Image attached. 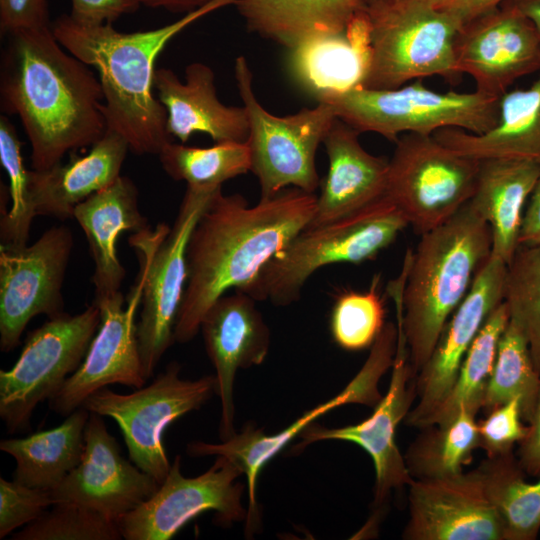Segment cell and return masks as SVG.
Masks as SVG:
<instances>
[{"mask_svg": "<svg viewBox=\"0 0 540 540\" xmlns=\"http://www.w3.org/2000/svg\"><path fill=\"white\" fill-rule=\"evenodd\" d=\"M528 431L518 444V461L525 474L540 477V388Z\"/></svg>", "mask_w": 540, "mask_h": 540, "instance_id": "f6af8a7d", "label": "cell"}, {"mask_svg": "<svg viewBox=\"0 0 540 540\" xmlns=\"http://www.w3.org/2000/svg\"><path fill=\"white\" fill-rule=\"evenodd\" d=\"M509 318L507 305L503 301L484 322L460 365L449 394L426 419L423 427L450 419L462 406L475 414L482 409L485 390L496 360L498 344Z\"/></svg>", "mask_w": 540, "mask_h": 540, "instance_id": "836d02e7", "label": "cell"}, {"mask_svg": "<svg viewBox=\"0 0 540 540\" xmlns=\"http://www.w3.org/2000/svg\"><path fill=\"white\" fill-rule=\"evenodd\" d=\"M430 7L457 17L463 24L502 5L508 0H421Z\"/></svg>", "mask_w": 540, "mask_h": 540, "instance_id": "bcb514c9", "label": "cell"}, {"mask_svg": "<svg viewBox=\"0 0 540 540\" xmlns=\"http://www.w3.org/2000/svg\"><path fill=\"white\" fill-rule=\"evenodd\" d=\"M100 324L93 302L84 311L48 318L30 331L9 370H0V418L9 433L30 430L36 406L52 398L83 362Z\"/></svg>", "mask_w": 540, "mask_h": 540, "instance_id": "30bf717a", "label": "cell"}, {"mask_svg": "<svg viewBox=\"0 0 540 540\" xmlns=\"http://www.w3.org/2000/svg\"><path fill=\"white\" fill-rule=\"evenodd\" d=\"M454 52L458 74H469L476 91L496 97L540 69V35L510 0L463 24Z\"/></svg>", "mask_w": 540, "mask_h": 540, "instance_id": "2e32d148", "label": "cell"}, {"mask_svg": "<svg viewBox=\"0 0 540 540\" xmlns=\"http://www.w3.org/2000/svg\"><path fill=\"white\" fill-rule=\"evenodd\" d=\"M73 247L66 226L45 231L32 245H0V350L20 343L30 320L64 313L62 285Z\"/></svg>", "mask_w": 540, "mask_h": 540, "instance_id": "9a60e30c", "label": "cell"}, {"mask_svg": "<svg viewBox=\"0 0 540 540\" xmlns=\"http://www.w3.org/2000/svg\"><path fill=\"white\" fill-rule=\"evenodd\" d=\"M374 277L366 292L349 291L336 300L330 320L334 341L343 349L358 351L372 346L385 326V309Z\"/></svg>", "mask_w": 540, "mask_h": 540, "instance_id": "f35d334b", "label": "cell"}, {"mask_svg": "<svg viewBox=\"0 0 540 540\" xmlns=\"http://www.w3.org/2000/svg\"><path fill=\"white\" fill-rule=\"evenodd\" d=\"M433 135L451 149L478 160L506 158L540 164V69L528 88L508 90L499 97L498 121L488 132L443 128Z\"/></svg>", "mask_w": 540, "mask_h": 540, "instance_id": "f1b7e54d", "label": "cell"}, {"mask_svg": "<svg viewBox=\"0 0 540 540\" xmlns=\"http://www.w3.org/2000/svg\"><path fill=\"white\" fill-rule=\"evenodd\" d=\"M507 264L490 254L446 322L428 361L415 378L417 402L404 419L422 428L449 394L460 365L491 312L504 300Z\"/></svg>", "mask_w": 540, "mask_h": 540, "instance_id": "d6986e66", "label": "cell"}, {"mask_svg": "<svg viewBox=\"0 0 540 540\" xmlns=\"http://www.w3.org/2000/svg\"><path fill=\"white\" fill-rule=\"evenodd\" d=\"M397 339V325L387 322L372 344L364 365L347 386L335 397L307 411L277 434L267 435L253 424H247L239 433L221 443L193 441L187 444L186 453L189 456H224L245 474L248 491L247 532H254L259 523L256 483L262 468L292 439L329 411L350 403L375 407L383 397L378 390V383L393 365Z\"/></svg>", "mask_w": 540, "mask_h": 540, "instance_id": "4fadbf2b", "label": "cell"}, {"mask_svg": "<svg viewBox=\"0 0 540 540\" xmlns=\"http://www.w3.org/2000/svg\"><path fill=\"white\" fill-rule=\"evenodd\" d=\"M164 171L186 182L194 191L215 192L229 179L251 170L246 142H221L211 147H192L169 141L158 154Z\"/></svg>", "mask_w": 540, "mask_h": 540, "instance_id": "e575fe53", "label": "cell"}, {"mask_svg": "<svg viewBox=\"0 0 540 540\" xmlns=\"http://www.w3.org/2000/svg\"><path fill=\"white\" fill-rule=\"evenodd\" d=\"M480 160L461 154L434 135L406 133L389 160L386 196L417 234L450 219L472 197Z\"/></svg>", "mask_w": 540, "mask_h": 540, "instance_id": "7c38bea8", "label": "cell"}, {"mask_svg": "<svg viewBox=\"0 0 540 540\" xmlns=\"http://www.w3.org/2000/svg\"><path fill=\"white\" fill-rule=\"evenodd\" d=\"M0 161L9 178L1 202V246L23 247L29 239L30 226L35 217L29 202L28 175L21 154V142L9 119L0 117Z\"/></svg>", "mask_w": 540, "mask_h": 540, "instance_id": "8d00e7d4", "label": "cell"}, {"mask_svg": "<svg viewBox=\"0 0 540 540\" xmlns=\"http://www.w3.org/2000/svg\"><path fill=\"white\" fill-rule=\"evenodd\" d=\"M242 471L228 458L217 456L203 474L187 478L177 455L164 482L138 507L116 524L125 540H169L198 515L214 511L220 524L246 521L241 498L244 486L236 479Z\"/></svg>", "mask_w": 540, "mask_h": 540, "instance_id": "5bb4252c", "label": "cell"}, {"mask_svg": "<svg viewBox=\"0 0 540 540\" xmlns=\"http://www.w3.org/2000/svg\"><path fill=\"white\" fill-rule=\"evenodd\" d=\"M540 164L520 159L480 160L474 193L468 203L492 233L491 255L507 265L519 248L523 215Z\"/></svg>", "mask_w": 540, "mask_h": 540, "instance_id": "83f0119b", "label": "cell"}, {"mask_svg": "<svg viewBox=\"0 0 540 540\" xmlns=\"http://www.w3.org/2000/svg\"><path fill=\"white\" fill-rule=\"evenodd\" d=\"M315 97L359 133L373 132L394 143L406 133L433 135L443 128L483 134L496 125L499 113V97L478 91L438 92L421 79L395 89L356 86Z\"/></svg>", "mask_w": 540, "mask_h": 540, "instance_id": "8992f818", "label": "cell"}, {"mask_svg": "<svg viewBox=\"0 0 540 540\" xmlns=\"http://www.w3.org/2000/svg\"><path fill=\"white\" fill-rule=\"evenodd\" d=\"M476 414L462 406L450 419L429 425L410 444L404 460L413 479H432L462 473L479 448Z\"/></svg>", "mask_w": 540, "mask_h": 540, "instance_id": "d6a6232c", "label": "cell"}, {"mask_svg": "<svg viewBox=\"0 0 540 540\" xmlns=\"http://www.w3.org/2000/svg\"><path fill=\"white\" fill-rule=\"evenodd\" d=\"M0 99L17 115L31 145L34 170H47L63 157L91 147L107 131L102 86L90 66L69 53L51 27L5 36Z\"/></svg>", "mask_w": 540, "mask_h": 540, "instance_id": "7a4b0ae2", "label": "cell"}, {"mask_svg": "<svg viewBox=\"0 0 540 540\" xmlns=\"http://www.w3.org/2000/svg\"><path fill=\"white\" fill-rule=\"evenodd\" d=\"M55 505L50 491L0 477V539L41 517Z\"/></svg>", "mask_w": 540, "mask_h": 540, "instance_id": "60d3db41", "label": "cell"}, {"mask_svg": "<svg viewBox=\"0 0 540 540\" xmlns=\"http://www.w3.org/2000/svg\"><path fill=\"white\" fill-rule=\"evenodd\" d=\"M256 302L245 292L234 290L219 297L200 324L206 353L216 372L221 441L236 433L233 386L237 371L261 364L269 352L270 330Z\"/></svg>", "mask_w": 540, "mask_h": 540, "instance_id": "7402d4cb", "label": "cell"}, {"mask_svg": "<svg viewBox=\"0 0 540 540\" xmlns=\"http://www.w3.org/2000/svg\"><path fill=\"white\" fill-rule=\"evenodd\" d=\"M90 411L80 406L57 427L0 442L16 461L13 480L33 488L54 489L82 459Z\"/></svg>", "mask_w": 540, "mask_h": 540, "instance_id": "4dcf8cb0", "label": "cell"}, {"mask_svg": "<svg viewBox=\"0 0 540 540\" xmlns=\"http://www.w3.org/2000/svg\"><path fill=\"white\" fill-rule=\"evenodd\" d=\"M397 348L389 388L373 414L366 420L340 428L311 424L299 437L297 450L322 440H342L359 445L371 457L375 468L374 506L381 508L391 492L409 486L413 478L395 441L399 423L405 419L416 398V384L402 325L397 321Z\"/></svg>", "mask_w": 540, "mask_h": 540, "instance_id": "e0dca14e", "label": "cell"}, {"mask_svg": "<svg viewBox=\"0 0 540 540\" xmlns=\"http://www.w3.org/2000/svg\"><path fill=\"white\" fill-rule=\"evenodd\" d=\"M540 243V172L525 207L519 237V246Z\"/></svg>", "mask_w": 540, "mask_h": 540, "instance_id": "7dc6e473", "label": "cell"}, {"mask_svg": "<svg viewBox=\"0 0 540 540\" xmlns=\"http://www.w3.org/2000/svg\"><path fill=\"white\" fill-rule=\"evenodd\" d=\"M486 414L477 422L479 448L486 452L488 458L513 452L515 444H519L528 431L519 399L513 398Z\"/></svg>", "mask_w": 540, "mask_h": 540, "instance_id": "b9f144b4", "label": "cell"}, {"mask_svg": "<svg viewBox=\"0 0 540 540\" xmlns=\"http://www.w3.org/2000/svg\"><path fill=\"white\" fill-rule=\"evenodd\" d=\"M540 388L537 371L522 329L509 318L500 338L495 364L487 383L482 409H492L518 398L522 418L528 423L532 417Z\"/></svg>", "mask_w": 540, "mask_h": 540, "instance_id": "d590c367", "label": "cell"}, {"mask_svg": "<svg viewBox=\"0 0 540 540\" xmlns=\"http://www.w3.org/2000/svg\"><path fill=\"white\" fill-rule=\"evenodd\" d=\"M135 183L120 175L113 183L78 204L73 213L86 235L95 264L92 283L95 301L120 292L125 269L117 255V242L124 232L137 233L150 227L138 206Z\"/></svg>", "mask_w": 540, "mask_h": 540, "instance_id": "d4e9b609", "label": "cell"}, {"mask_svg": "<svg viewBox=\"0 0 540 540\" xmlns=\"http://www.w3.org/2000/svg\"><path fill=\"white\" fill-rule=\"evenodd\" d=\"M317 196L285 188L250 206L240 194L218 190L200 214L186 248L187 278L174 328L179 343L200 331L209 307L241 290L312 221Z\"/></svg>", "mask_w": 540, "mask_h": 540, "instance_id": "6da1fadb", "label": "cell"}, {"mask_svg": "<svg viewBox=\"0 0 540 540\" xmlns=\"http://www.w3.org/2000/svg\"><path fill=\"white\" fill-rule=\"evenodd\" d=\"M51 27L47 0H0L2 36L24 29Z\"/></svg>", "mask_w": 540, "mask_h": 540, "instance_id": "7bdbcfd3", "label": "cell"}, {"mask_svg": "<svg viewBox=\"0 0 540 540\" xmlns=\"http://www.w3.org/2000/svg\"><path fill=\"white\" fill-rule=\"evenodd\" d=\"M491 249L489 224L467 202L446 222L421 235L415 252L410 250L406 281L398 277L389 283L415 375Z\"/></svg>", "mask_w": 540, "mask_h": 540, "instance_id": "277c9868", "label": "cell"}, {"mask_svg": "<svg viewBox=\"0 0 540 540\" xmlns=\"http://www.w3.org/2000/svg\"><path fill=\"white\" fill-rule=\"evenodd\" d=\"M370 60L362 87L395 89L412 80L458 75L455 40L463 23L421 0L367 9Z\"/></svg>", "mask_w": 540, "mask_h": 540, "instance_id": "ba28073f", "label": "cell"}, {"mask_svg": "<svg viewBox=\"0 0 540 540\" xmlns=\"http://www.w3.org/2000/svg\"><path fill=\"white\" fill-rule=\"evenodd\" d=\"M140 298L141 284L137 280L125 305L121 292L94 300L100 310L98 332L81 365L48 400L52 411L68 416L90 395L111 384L136 389L144 386L147 380L143 376L135 322Z\"/></svg>", "mask_w": 540, "mask_h": 540, "instance_id": "ac0fdd59", "label": "cell"}, {"mask_svg": "<svg viewBox=\"0 0 540 540\" xmlns=\"http://www.w3.org/2000/svg\"><path fill=\"white\" fill-rule=\"evenodd\" d=\"M238 0H211L159 28L120 32L112 23L83 24L69 14L51 23L58 42L94 68L104 94L107 129L120 134L138 155L156 154L169 142L167 112L154 94L155 63L185 28Z\"/></svg>", "mask_w": 540, "mask_h": 540, "instance_id": "3957f363", "label": "cell"}, {"mask_svg": "<svg viewBox=\"0 0 540 540\" xmlns=\"http://www.w3.org/2000/svg\"><path fill=\"white\" fill-rule=\"evenodd\" d=\"M153 87L167 112V132L181 143L194 133L207 134L216 143L247 141L249 121L245 108L228 106L218 99L215 74L208 65L189 64L184 82L173 70L158 68Z\"/></svg>", "mask_w": 540, "mask_h": 540, "instance_id": "603a6c76", "label": "cell"}, {"mask_svg": "<svg viewBox=\"0 0 540 540\" xmlns=\"http://www.w3.org/2000/svg\"><path fill=\"white\" fill-rule=\"evenodd\" d=\"M216 192L186 188L171 228L160 223L154 230L149 227L129 237L140 266L137 340L146 380L153 376L162 356L175 342L174 328L187 278V243L200 214Z\"/></svg>", "mask_w": 540, "mask_h": 540, "instance_id": "52a82bcc", "label": "cell"}, {"mask_svg": "<svg viewBox=\"0 0 540 540\" xmlns=\"http://www.w3.org/2000/svg\"><path fill=\"white\" fill-rule=\"evenodd\" d=\"M234 76L249 121L247 143L251 172L260 185L261 199L290 186L314 193L320 180L315 156L337 118L333 108L318 102L288 116L268 112L253 90V75L245 57L235 59Z\"/></svg>", "mask_w": 540, "mask_h": 540, "instance_id": "9c48e42d", "label": "cell"}, {"mask_svg": "<svg viewBox=\"0 0 540 540\" xmlns=\"http://www.w3.org/2000/svg\"><path fill=\"white\" fill-rule=\"evenodd\" d=\"M128 150L127 141L107 129L86 154L47 170H29V202L34 215L73 218L78 204L121 175Z\"/></svg>", "mask_w": 540, "mask_h": 540, "instance_id": "484cf974", "label": "cell"}, {"mask_svg": "<svg viewBox=\"0 0 540 540\" xmlns=\"http://www.w3.org/2000/svg\"><path fill=\"white\" fill-rule=\"evenodd\" d=\"M359 134L338 118L326 133L329 169L309 225L340 219L386 195L389 160L366 151Z\"/></svg>", "mask_w": 540, "mask_h": 540, "instance_id": "cb8c5ba5", "label": "cell"}, {"mask_svg": "<svg viewBox=\"0 0 540 540\" xmlns=\"http://www.w3.org/2000/svg\"><path fill=\"white\" fill-rule=\"evenodd\" d=\"M503 301L510 320L524 332L540 374V243L517 249L507 265Z\"/></svg>", "mask_w": 540, "mask_h": 540, "instance_id": "74e56055", "label": "cell"}, {"mask_svg": "<svg viewBox=\"0 0 540 540\" xmlns=\"http://www.w3.org/2000/svg\"><path fill=\"white\" fill-rule=\"evenodd\" d=\"M53 509L14 533L13 540H120L116 522L72 503H57Z\"/></svg>", "mask_w": 540, "mask_h": 540, "instance_id": "ab89813d", "label": "cell"}, {"mask_svg": "<svg viewBox=\"0 0 540 540\" xmlns=\"http://www.w3.org/2000/svg\"><path fill=\"white\" fill-rule=\"evenodd\" d=\"M408 225L402 211L386 195L340 219L308 225L240 291L256 301L290 305L299 300L314 272L330 264L371 260Z\"/></svg>", "mask_w": 540, "mask_h": 540, "instance_id": "5b68a950", "label": "cell"}, {"mask_svg": "<svg viewBox=\"0 0 540 540\" xmlns=\"http://www.w3.org/2000/svg\"><path fill=\"white\" fill-rule=\"evenodd\" d=\"M247 28L288 49L322 33L344 31L363 0H238Z\"/></svg>", "mask_w": 540, "mask_h": 540, "instance_id": "f546056e", "label": "cell"}, {"mask_svg": "<svg viewBox=\"0 0 540 540\" xmlns=\"http://www.w3.org/2000/svg\"><path fill=\"white\" fill-rule=\"evenodd\" d=\"M402 0H363L367 9L391 5Z\"/></svg>", "mask_w": 540, "mask_h": 540, "instance_id": "f907efd6", "label": "cell"}, {"mask_svg": "<svg viewBox=\"0 0 540 540\" xmlns=\"http://www.w3.org/2000/svg\"><path fill=\"white\" fill-rule=\"evenodd\" d=\"M139 7L130 0H71L70 16L83 24L113 23Z\"/></svg>", "mask_w": 540, "mask_h": 540, "instance_id": "ee69618b", "label": "cell"}, {"mask_svg": "<svg viewBox=\"0 0 540 540\" xmlns=\"http://www.w3.org/2000/svg\"><path fill=\"white\" fill-rule=\"evenodd\" d=\"M180 371L179 363L170 362L147 386L129 394L104 387L82 404L90 412L116 421L129 459L159 484L164 482L171 467L163 442L166 428L216 394L215 375L185 380L180 378Z\"/></svg>", "mask_w": 540, "mask_h": 540, "instance_id": "8fae6325", "label": "cell"}, {"mask_svg": "<svg viewBox=\"0 0 540 540\" xmlns=\"http://www.w3.org/2000/svg\"><path fill=\"white\" fill-rule=\"evenodd\" d=\"M407 540H503L499 516L479 468L457 475L413 479L408 486Z\"/></svg>", "mask_w": 540, "mask_h": 540, "instance_id": "44dd1931", "label": "cell"}, {"mask_svg": "<svg viewBox=\"0 0 540 540\" xmlns=\"http://www.w3.org/2000/svg\"><path fill=\"white\" fill-rule=\"evenodd\" d=\"M503 530V540H534L540 531V479L525 480L513 452L478 467Z\"/></svg>", "mask_w": 540, "mask_h": 540, "instance_id": "1f68e13d", "label": "cell"}, {"mask_svg": "<svg viewBox=\"0 0 540 540\" xmlns=\"http://www.w3.org/2000/svg\"><path fill=\"white\" fill-rule=\"evenodd\" d=\"M159 486L153 477L122 457L103 416L90 412L82 459L50 493L55 504H77L116 522L149 499Z\"/></svg>", "mask_w": 540, "mask_h": 540, "instance_id": "ffe728a7", "label": "cell"}, {"mask_svg": "<svg viewBox=\"0 0 540 540\" xmlns=\"http://www.w3.org/2000/svg\"><path fill=\"white\" fill-rule=\"evenodd\" d=\"M535 26L540 35V0H510Z\"/></svg>", "mask_w": 540, "mask_h": 540, "instance_id": "681fc988", "label": "cell"}, {"mask_svg": "<svg viewBox=\"0 0 540 540\" xmlns=\"http://www.w3.org/2000/svg\"><path fill=\"white\" fill-rule=\"evenodd\" d=\"M371 20L364 9L346 29L311 36L289 49V67L295 79L316 93L362 86L370 60Z\"/></svg>", "mask_w": 540, "mask_h": 540, "instance_id": "4316f807", "label": "cell"}, {"mask_svg": "<svg viewBox=\"0 0 540 540\" xmlns=\"http://www.w3.org/2000/svg\"><path fill=\"white\" fill-rule=\"evenodd\" d=\"M138 7L164 9L172 13L186 14L207 4L211 0H130Z\"/></svg>", "mask_w": 540, "mask_h": 540, "instance_id": "c3c4849f", "label": "cell"}]
</instances>
